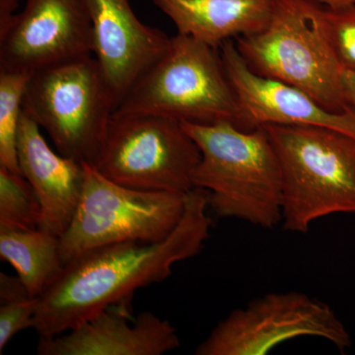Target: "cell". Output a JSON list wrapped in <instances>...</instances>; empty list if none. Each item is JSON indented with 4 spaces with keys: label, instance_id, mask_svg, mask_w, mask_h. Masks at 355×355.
<instances>
[{
    "label": "cell",
    "instance_id": "cell-1",
    "mask_svg": "<svg viewBox=\"0 0 355 355\" xmlns=\"http://www.w3.org/2000/svg\"><path fill=\"white\" fill-rule=\"evenodd\" d=\"M207 191L187 193L181 221L163 241H128L90 250L64 265L39 297L31 326L39 338L67 333L103 310L125 304L140 288L164 282L179 261L200 254L209 238Z\"/></svg>",
    "mask_w": 355,
    "mask_h": 355
},
{
    "label": "cell",
    "instance_id": "cell-11",
    "mask_svg": "<svg viewBox=\"0 0 355 355\" xmlns=\"http://www.w3.org/2000/svg\"><path fill=\"white\" fill-rule=\"evenodd\" d=\"M220 55L239 103V128L256 130L268 125H315L355 139V109L334 113L308 93L291 84L257 74L231 40L221 44Z\"/></svg>",
    "mask_w": 355,
    "mask_h": 355
},
{
    "label": "cell",
    "instance_id": "cell-15",
    "mask_svg": "<svg viewBox=\"0 0 355 355\" xmlns=\"http://www.w3.org/2000/svg\"><path fill=\"white\" fill-rule=\"evenodd\" d=\"M173 21L178 34L219 49L233 37L261 31L273 0H153Z\"/></svg>",
    "mask_w": 355,
    "mask_h": 355
},
{
    "label": "cell",
    "instance_id": "cell-8",
    "mask_svg": "<svg viewBox=\"0 0 355 355\" xmlns=\"http://www.w3.org/2000/svg\"><path fill=\"white\" fill-rule=\"evenodd\" d=\"M202 153L181 121L151 114L116 116L92 166L140 191L189 193Z\"/></svg>",
    "mask_w": 355,
    "mask_h": 355
},
{
    "label": "cell",
    "instance_id": "cell-18",
    "mask_svg": "<svg viewBox=\"0 0 355 355\" xmlns=\"http://www.w3.org/2000/svg\"><path fill=\"white\" fill-rule=\"evenodd\" d=\"M42 209L29 182L21 173L0 167V228L32 230L40 227Z\"/></svg>",
    "mask_w": 355,
    "mask_h": 355
},
{
    "label": "cell",
    "instance_id": "cell-13",
    "mask_svg": "<svg viewBox=\"0 0 355 355\" xmlns=\"http://www.w3.org/2000/svg\"><path fill=\"white\" fill-rule=\"evenodd\" d=\"M125 304L114 305L67 333L40 338L39 355H162L180 347L176 328L151 312L130 322Z\"/></svg>",
    "mask_w": 355,
    "mask_h": 355
},
{
    "label": "cell",
    "instance_id": "cell-17",
    "mask_svg": "<svg viewBox=\"0 0 355 355\" xmlns=\"http://www.w3.org/2000/svg\"><path fill=\"white\" fill-rule=\"evenodd\" d=\"M32 74L0 71V167L21 173L17 137L26 88Z\"/></svg>",
    "mask_w": 355,
    "mask_h": 355
},
{
    "label": "cell",
    "instance_id": "cell-16",
    "mask_svg": "<svg viewBox=\"0 0 355 355\" xmlns=\"http://www.w3.org/2000/svg\"><path fill=\"white\" fill-rule=\"evenodd\" d=\"M0 258L10 263L33 297H40L64 266L60 237L40 228H0Z\"/></svg>",
    "mask_w": 355,
    "mask_h": 355
},
{
    "label": "cell",
    "instance_id": "cell-3",
    "mask_svg": "<svg viewBox=\"0 0 355 355\" xmlns=\"http://www.w3.org/2000/svg\"><path fill=\"white\" fill-rule=\"evenodd\" d=\"M235 44L257 74L301 89L334 113L352 108L320 0H273L266 27Z\"/></svg>",
    "mask_w": 355,
    "mask_h": 355
},
{
    "label": "cell",
    "instance_id": "cell-14",
    "mask_svg": "<svg viewBox=\"0 0 355 355\" xmlns=\"http://www.w3.org/2000/svg\"><path fill=\"white\" fill-rule=\"evenodd\" d=\"M21 174L41 205L40 229L60 237L73 218L83 193L85 163L55 153L41 128L23 109L17 137Z\"/></svg>",
    "mask_w": 355,
    "mask_h": 355
},
{
    "label": "cell",
    "instance_id": "cell-9",
    "mask_svg": "<svg viewBox=\"0 0 355 355\" xmlns=\"http://www.w3.org/2000/svg\"><path fill=\"white\" fill-rule=\"evenodd\" d=\"M324 338L340 352L352 336L331 306L298 291L268 293L233 310L198 345L197 355H266L280 343Z\"/></svg>",
    "mask_w": 355,
    "mask_h": 355
},
{
    "label": "cell",
    "instance_id": "cell-21",
    "mask_svg": "<svg viewBox=\"0 0 355 355\" xmlns=\"http://www.w3.org/2000/svg\"><path fill=\"white\" fill-rule=\"evenodd\" d=\"M343 84L347 103L355 109V71L343 70Z\"/></svg>",
    "mask_w": 355,
    "mask_h": 355
},
{
    "label": "cell",
    "instance_id": "cell-19",
    "mask_svg": "<svg viewBox=\"0 0 355 355\" xmlns=\"http://www.w3.org/2000/svg\"><path fill=\"white\" fill-rule=\"evenodd\" d=\"M336 57L345 70L355 71V0H320Z\"/></svg>",
    "mask_w": 355,
    "mask_h": 355
},
{
    "label": "cell",
    "instance_id": "cell-6",
    "mask_svg": "<svg viewBox=\"0 0 355 355\" xmlns=\"http://www.w3.org/2000/svg\"><path fill=\"white\" fill-rule=\"evenodd\" d=\"M23 109L48 133L58 153L92 165L116 104L90 55L33 73Z\"/></svg>",
    "mask_w": 355,
    "mask_h": 355
},
{
    "label": "cell",
    "instance_id": "cell-2",
    "mask_svg": "<svg viewBox=\"0 0 355 355\" xmlns=\"http://www.w3.org/2000/svg\"><path fill=\"white\" fill-rule=\"evenodd\" d=\"M182 125L202 153L193 188L207 191L214 214L275 227L282 220V174L265 128L244 130L230 121Z\"/></svg>",
    "mask_w": 355,
    "mask_h": 355
},
{
    "label": "cell",
    "instance_id": "cell-5",
    "mask_svg": "<svg viewBox=\"0 0 355 355\" xmlns=\"http://www.w3.org/2000/svg\"><path fill=\"white\" fill-rule=\"evenodd\" d=\"M218 50L186 35L172 37L167 51L113 114H151L198 125L230 121L239 128V103Z\"/></svg>",
    "mask_w": 355,
    "mask_h": 355
},
{
    "label": "cell",
    "instance_id": "cell-4",
    "mask_svg": "<svg viewBox=\"0 0 355 355\" xmlns=\"http://www.w3.org/2000/svg\"><path fill=\"white\" fill-rule=\"evenodd\" d=\"M282 174V225L306 234L335 214H355V139L315 125L265 127Z\"/></svg>",
    "mask_w": 355,
    "mask_h": 355
},
{
    "label": "cell",
    "instance_id": "cell-12",
    "mask_svg": "<svg viewBox=\"0 0 355 355\" xmlns=\"http://www.w3.org/2000/svg\"><path fill=\"white\" fill-rule=\"evenodd\" d=\"M93 55L116 107L133 84L162 57L172 37L139 19L128 0H87Z\"/></svg>",
    "mask_w": 355,
    "mask_h": 355
},
{
    "label": "cell",
    "instance_id": "cell-7",
    "mask_svg": "<svg viewBox=\"0 0 355 355\" xmlns=\"http://www.w3.org/2000/svg\"><path fill=\"white\" fill-rule=\"evenodd\" d=\"M187 193L121 186L85 163L78 207L60 237L62 263L107 245L163 241L183 217Z\"/></svg>",
    "mask_w": 355,
    "mask_h": 355
},
{
    "label": "cell",
    "instance_id": "cell-10",
    "mask_svg": "<svg viewBox=\"0 0 355 355\" xmlns=\"http://www.w3.org/2000/svg\"><path fill=\"white\" fill-rule=\"evenodd\" d=\"M93 55L87 0H25L0 32V71L35 73Z\"/></svg>",
    "mask_w": 355,
    "mask_h": 355
},
{
    "label": "cell",
    "instance_id": "cell-20",
    "mask_svg": "<svg viewBox=\"0 0 355 355\" xmlns=\"http://www.w3.org/2000/svg\"><path fill=\"white\" fill-rule=\"evenodd\" d=\"M38 303L39 297H32L30 294L0 300V354L11 338L30 329Z\"/></svg>",
    "mask_w": 355,
    "mask_h": 355
},
{
    "label": "cell",
    "instance_id": "cell-22",
    "mask_svg": "<svg viewBox=\"0 0 355 355\" xmlns=\"http://www.w3.org/2000/svg\"><path fill=\"white\" fill-rule=\"evenodd\" d=\"M17 1H20V0H17Z\"/></svg>",
    "mask_w": 355,
    "mask_h": 355
}]
</instances>
